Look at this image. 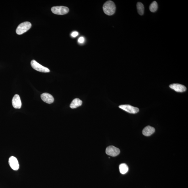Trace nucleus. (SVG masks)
<instances>
[{"mask_svg": "<svg viewBox=\"0 0 188 188\" xmlns=\"http://www.w3.org/2000/svg\"><path fill=\"white\" fill-rule=\"evenodd\" d=\"M119 107L120 108L131 114H136L139 111V109L138 108L129 105H121Z\"/></svg>", "mask_w": 188, "mask_h": 188, "instance_id": "6", "label": "nucleus"}, {"mask_svg": "<svg viewBox=\"0 0 188 188\" xmlns=\"http://www.w3.org/2000/svg\"><path fill=\"white\" fill-rule=\"evenodd\" d=\"M42 100L46 103L51 104L54 102V99L52 95L45 93L41 95Z\"/></svg>", "mask_w": 188, "mask_h": 188, "instance_id": "10", "label": "nucleus"}, {"mask_svg": "<svg viewBox=\"0 0 188 188\" xmlns=\"http://www.w3.org/2000/svg\"><path fill=\"white\" fill-rule=\"evenodd\" d=\"M106 152L108 155L115 157L119 155L120 151L117 148L113 146H110L107 148Z\"/></svg>", "mask_w": 188, "mask_h": 188, "instance_id": "5", "label": "nucleus"}, {"mask_svg": "<svg viewBox=\"0 0 188 188\" xmlns=\"http://www.w3.org/2000/svg\"><path fill=\"white\" fill-rule=\"evenodd\" d=\"M31 65L33 69L37 71L43 73H48L50 72V70L47 68L40 65L35 60H33L31 61Z\"/></svg>", "mask_w": 188, "mask_h": 188, "instance_id": "4", "label": "nucleus"}, {"mask_svg": "<svg viewBox=\"0 0 188 188\" xmlns=\"http://www.w3.org/2000/svg\"><path fill=\"white\" fill-rule=\"evenodd\" d=\"M13 106L16 109H20L22 106V103L19 96L16 94L12 99Z\"/></svg>", "mask_w": 188, "mask_h": 188, "instance_id": "8", "label": "nucleus"}, {"mask_svg": "<svg viewBox=\"0 0 188 188\" xmlns=\"http://www.w3.org/2000/svg\"><path fill=\"white\" fill-rule=\"evenodd\" d=\"M137 8L138 13L141 16L143 15L144 12V7L141 2H138L137 4Z\"/></svg>", "mask_w": 188, "mask_h": 188, "instance_id": "13", "label": "nucleus"}, {"mask_svg": "<svg viewBox=\"0 0 188 188\" xmlns=\"http://www.w3.org/2000/svg\"><path fill=\"white\" fill-rule=\"evenodd\" d=\"M155 128L150 126H148L145 127L143 130L142 133L143 135L146 136H151L155 133Z\"/></svg>", "mask_w": 188, "mask_h": 188, "instance_id": "11", "label": "nucleus"}, {"mask_svg": "<svg viewBox=\"0 0 188 188\" xmlns=\"http://www.w3.org/2000/svg\"><path fill=\"white\" fill-rule=\"evenodd\" d=\"M119 170L121 174H125L128 172L129 168L126 164L122 163L119 166Z\"/></svg>", "mask_w": 188, "mask_h": 188, "instance_id": "14", "label": "nucleus"}, {"mask_svg": "<svg viewBox=\"0 0 188 188\" xmlns=\"http://www.w3.org/2000/svg\"><path fill=\"white\" fill-rule=\"evenodd\" d=\"M31 27V24L30 22H25L21 23L16 29V33L19 35H22L28 30Z\"/></svg>", "mask_w": 188, "mask_h": 188, "instance_id": "2", "label": "nucleus"}, {"mask_svg": "<svg viewBox=\"0 0 188 188\" xmlns=\"http://www.w3.org/2000/svg\"><path fill=\"white\" fill-rule=\"evenodd\" d=\"M82 104V101L79 98L74 99L72 101L70 107L71 108L74 109L81 106Z\"/></svg>", "mask_w": 188, "mask_h": 188, "instance_id": "12", "label": "nucleus"}, {"mask_svg": "<svg viewBox=\"0 0 188 188\" xmlns=\"http://www.w3.org/2000/svg\"><path fill=\"white\" fill-rule=\"evenodd\" d=\"M169 87L172 89L177 92H184L187 90V88L185 86L179 84H171L169 85Z\"/></svg>", "mask_w": 188, "mask_h": 188, "instance_id": "9", "label": "nucleus"}, {"mask_svg": "<svg viewBox=\"0 0 188 188\" xmlns=\"http://www.w3.org/2000/svg\"><path fill=\"white\" fill-rule=\"evenodd\" d=\"M51 11L54 14L62 15L67 14L69 11V9L65 6H54L51 8Z\"/></svg>", "mask_w": 188, "mask_h": 188, "instance_id": "3", "label": "nucleus"}, {"mask_svg": "<svg viewBox=\"0 0 188 188\" xmlns=\"http://www.w3.org/2000/svg\"><path fill=\"white\" fill-rule=\"evenodd\" d=\"M149 10L152 12H155L157 11L158 8V5L157 2L154 1L149 6Z\"/></svg>", "mask_w": 188, "mask_h": 188, "instance_id": "15", "label": "nucleus"}, {"mask_svg": "<svg viewBox=\"0 0 188 188\" xmlns=\"http://www.w3.org/2000/svg\"><path fill=\"white\" fill-rule=\"evenodd\" d=\"M105 13L108 16H112L115 13L116 6L113 1H106L103 6Z\"/></svg>", "mask_w": 188, "mask_h": 188, "instance_id": "1", "label": "nucleus"}, {"mask_svg": "<svg viewBox=\"0 0 188 188\" xmlns=\"http://www.w3.org/2000/svg\"><path fill=\"white\" fill-rule=\"evenodd\" d=\"M84 41H85V39L83 37H80L78 39V42H79L80 43H83Z\"/></svg>", "mask_w": 188, "mask_h": 188, "instance_id": "16", "label": "nucleus"}, {"mask_svg": "<svg viewBox=\"0 0 188 188\" xmlns=\"http://www.w3.org/2000/svg\"><path fill=\"white\" fill-rule=\"evenodd\" d=\"M78 35H79V33L77 31H74L71 34V36L73 37H77Z\"/></svg>", "mask_w": 188, "mask_h": 188, "instance_id": "17", "label": "nucleus"}, {"mask_svg": "<svg viewBox=\"0 0 188 188\" xmlns=\"http://www.w3.org/2000/svg\"><path fill=\"white\" fill-rule=\"evenodd\" d=\"M8 162L10 167L13 170H17L19 169V165L18 160L16 157L12 156L9 158Z\"/></svg>", "mask_w": 188, "mask_h": 188, "instance_id": "7", "label": "nucleus"}]
</instances>
